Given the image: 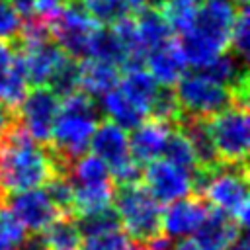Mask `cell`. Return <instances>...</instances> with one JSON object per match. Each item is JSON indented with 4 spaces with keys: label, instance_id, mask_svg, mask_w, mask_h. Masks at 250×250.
<instances>
[{
    "label": "cell",
    "instance_id": "cell-1",
    "mask_svg": "<svg viewBox=\"0 0 250 250\" xmlns=\"http://www.w3.org/2000/svg\"><path fill=\"white\" fill-rule=\"evenodd\" d=\"M53 176L57 170L49 146L31 139L18 121L0 141V189L8 195L41 188Z\"/></svg>",
    "mask_w": 250,
    "mask_h": 250
},
{
    "label": "cell",
    "instance_id": "cell-2",
    "mask_svg": "<svg viewBox=\"0 0 250 250\" xmlns=\"http://www.w3.org/2000/svg\"><path fill=\"white\" fill-rule=\"evenodd\" d=\"M98 123L100 105L82 90H76L61 100L59 115L47 145L55 160L57 176H68L70 164L86 152Z\"/></svg>",
    "mask_w": 250,
    "mask_h": 250
},
{
    "label": "cell",
    "instance_id": "cell-3",
    "mask_svg": "<svg viewBox=\"0 0 250 250\" xmlns=\"http://www.w3.org/2000/svg\"><path fill=\"white\" fill-rule=\"evenodd\" d=\"M236 10L232 0H199L191 27L182 31L176 41L188 64L199 68L229 49Z\"/></svg>",
    "mask_w": 250,
    "mask_h": 250
},
{
    "label": "cell",
    "instance_id": "cell-4",
    "mask_svg": "<svg viewBox=\"0 0 250 250\" xmlns=\"http://www.w3.org/2000/svg\"><path fill=\"white\" fill-rule=\"evenodd\" d=\"M119 225L129 238L146 242L162 232V209L143 182L117 184L113 191Z\"/></svg>",
    "mask_w": 250,
    "mask_h": 250
},
{
    "label": "cell",
    "instance_id": "cell-5",
    "mask_svg": "<svg viewBox=\"0 0 250 250\" xmlns=\"http://www.w3.org/2000/svg\"><path fill=\"white\" fill-rule=\"evenodd\" d=\"M201 197L213 205V209L223 211L234 219L242 229L248 225V168L246 162L227 164L219 162L215 168H209V176Z\"/></svg>",
    "mask_w": 250,
    "mask_h": 250
},
{
    "label": "cell",
    "instance_id": "cell-6",
    "mask_svg": "<svg viewBox=\"0 0 250 250\" xmlns=\"http://www.w3.org/2000/svg\"><path fill=\"white\" fill-rule=\"evenodd\" d=\"M207 123L219 160L227 164L246 162L250 145L248 107L232 104L223 111L207 117Z\"/></svg>",
    "mask_w": 250,
    "mask_h": 250
},
{
    "label": "cell",
    "instance_id": "cell-7",
    "mask_svg": "<svg viewBox=\"0 0 250 250\" xmlns=\"http://www.w3.org/2000/svg\"><path fill=\"white\" fill-rule=\"evenodd\" d=\"M174 86L182 113L186 115L211 117L234 104L229 88L201 76L199 72L184 74Z\"/></svg>",
    "mask_w": 250,
    "mask_h": 250
},
{
    "label": "cell",
    "instance_id": "cell-8",
    "mask_svg": "<svg viewBox=\"0 0 250 250\" xmlns=\"http://www.w3.org/2000/svg\"><path fill=\"white\" fill-rule=\"evenodd\" d=\"M100 23L86 12L80 0H68L57 20L49 23L53 41L74 59H88L90 41Z\"/></svg>",
    "mask_w": 250,
    "mask_h": 250
},
{
    "label": "cell",
    "instance_id": "cell-9",
    "mask_svg": "<svg viewBox=\"0 0 250 250\" xmlns=\"http://www.w3.org/2000/svg\"><path fill=\"white\" fill-rule=\"evenodd\" d=\"M59 107L61 98L49 86H33L18 107V119L31 139L41 145H49Z\"/></svg>",
    "mask_w": 250,
    "mask_h": 250
},
{
    "label": "cell",
    "instance_id": "cell-10",
    "mask_svg": "<svg viewBox=\"0 0 250 250\" xmlns=\"http://www.w3.org/2000/svg\"><path fill=\"white\" fill-rule=\"evenodd\" d=\"M141 182L150 191V195L160 203L168 205L191 193L189 172L178 168L168 160H152L143 170Z\"/></svg>",
    "mask_w": 250,
    "mask_h": 250
},
{
    "label": "cell",
    "instance_id": "cell-11",
    "mask_svg": "<svg viewBox=\"0 0 250 250\" xmlns=\"http://www.w3.org/2000/svg\"><path fill=\"white\" fill-rule=\"evenodd\" d=\"M4 205L14 213V217L29 232L45 230L59 215H62V213L57 211V207L49 199L47 191L41 189V188L8 193Z\"/></svg>",
    "mask_w": 250,
    "mask_h": 250
},
{
    "label": "cell",
    "instance_id": "cell-12",
    "mask_svg": "<svg viewBox=\"0 0 250 250\" xmlns=\"http://www.w3.org/2000/svg\"><path fill=\"white\" fill-rule=\"evenodd\" d=\"M207 211L209 203L195 193L168 203V207L162 211V234L168 238H186L195 234Z\"/></svg>",
    "mask_w": 250,
    "mask_h": 250
},
{
    "label": "cell",
    "instance_id": "cell-13",
    "mask_svg": "<svg viewBox=\"0 0 250 250\" xmlns=\"http://www.w3.org/2000/svg\"><path fill=\"white\" fill-rule=\"evenodd\" d=\"M21 55L27 82L31 86H47L51 74L59 66V62L64 59V51L51 39L35 41V43H25L14 49Z\"/></svg>",
    "mask_w": 250,
    "mask_h": 250
},
{
    "label": "cell",
    "instance_id": "cell-14",
    "mask_svg": "<svg viewBox=\"0 0 250 250\" xmlns=\"http://www.w3.org/2000/svg\"><path fill=\"white\" fill-rule=\"evenodd\" d=\"M88 146H90L92 154H96L100 160H104L107 164L109 170H113L133 158L129 152V137H127L125 129H121L119 125H115L109 119H104L102 123L96 125Z\"/></svg>",
    "mask_w": 250,
    "mask_h": 250
},
{
    "label": "cell",
    "instance_id": "cell-15",
    "mask_svg": "<svg viewBox=\"0 0 250 250\" xmlns=\"http://www.w3.org/2000/svg\"><path fill=\"white\" fill-rule=\"evenodd\" d=\"M172 125L158 121V119H145L141 125L133 129V135L129 137V152L133 160H137L141 166L158 160L164 152V143L170 133Z\"/></svg>",
    "mask_w": 250,
    "mask_h": 250
},
{
    "label": "cell",
    "instance_id": "cell-16",
    "mask_svg": "<svg viewBox=\"0 0 250 250\" xmlns=\"http://www.w3.org/2000/svg\"><path fill=\"white\" fill-rule=\"evenodd\" d=\"M242 232H244V229L234 219H230L229 215H225L219 209L209 207L205 219L201 221V225L193 236L207 250H225Z\"/></svg>",
    "mask_w": 250,
    "mask_h": 250
},
{
    "label": "cell",
    "instance_id": "cell-17",
    "mask_svg": "<svg viewBox=\"0 0 250 250\" xmlns=\"http://www.w3.org/2000/svg\"><path fill=\"white\" fill-rule=\"evenodd\" d=\"M145 64L148 66V72L160 86H174L184 76L186 66H188L174 39L150 49L145 57Z\"/></svg>",
    "mask_w": 250,
    "mask_h": 250
},
{
    "label": "cell",
    "instance_id": "cell-18",
    "mask_svg": "<svg viewBox=\"0 0 250 250\" xmlns=\"http://www.w3.org/2000/svg\"><path fill=\"white\" fill-rule=\"evenodd\" d=\"M189 141L197 166L199 168H215L221 160L217 156L213 139H211V131H209V123L207 117H199V115H186L182 113L180 119L174 123Z\"/></svg>",
    "mask_w": 250,
    "mask_h": 250
},
{
    "label": "cell",
    "instance_id": "cell-19",
    "mask_svg": "<svg viewBox=\"0 0 250 250\" xmlns=\"http://www.w3.org/2000/svg\"><path fill=\"white\" fill-rule=\"evenodd\" d=\"M27 88L29 82L21 55L12 49V53L0 61V104L18 111L21 100L27 94Z\"/></svg>",
    "mask_w": 250,
    "mask_h": 250
},
{
    "label": "cell",
    "instance_id": "cell-20",
    "mask_svg": "<svg viewBox=\"0 0 250 250\" xmlns=\"http://www.w3.org/2000/svg\"><path fill=\"white\" fill-rule=\"evenodd\" d=\"M121 78V68L100 61V59H82L80 62V90L94 100H100L109 90L117 88Z\"/></svg>",
    "mask_w": 250,
    "mask_h": 250
},
{
    "label": "cell",
    "instance_id": "cell-21",
    "mask_svg": "<svg viewBox=\"0 0 250 250\" xmlns=\"http://www.w3.org/2000/svg\"><path fill=\"white\" fill-rule=\"evenodd\" d=\"M100 105V113L105 115V119L113 121L115 125H119L121 129H135L137 125H141L146 119V111L141 109L137 104H133L119 88L109 90L107 94H104L98 102Z\"/></svg>",
    "mask_w": 250,
    "mask_h": 250
},
{
    "label": "cell",
    "instance_id": "cell-22",
    "mask_svg": "<svg viewBox=\"0 0 250 250\" xmlns=\"http://www.w3.org/2000/svg\"><path fill=\"white\" fill-rule=\"evenodd\" d=\"M133 20H135L139 41L146 53L158 45L172 41L174 31L158 8H137L133 14Z\"/></svg>",
    "mask_w": 250,
    "mask_h": 250
},
{
    "label": "cell",
    "instance_id": "cell-23",
    "mask_svg": "<svg viewBox=\"0 0 250 250\" xmlns=\"http://www.w3.org/2000/svg\"><path fill=\"white\" fill-rule=\"evenodd\" d=\"M119 90L141 109L148 111V105L158 90V82L152 78L148 70L143 68H129L119 78Z\"/></svg>",
    "mask_w": 250,
    "mask_h": 250
},
{
    "label": "cell",
    "instance_id": "cell-24",
    "mask_svg": "<svg viewBox=\"0 0 250 250\" xmlns=\"http://www.w3.org/2000/svg\"><path fill=\"white\" fill-rule=\"evenodd\" d=\"M74 188V201H72V215L80 217L86 213L100 211L113 201L115 184H96V186H72Z\"/></svg>",
    "mask_w": 250,
    "mask_h": 250
},
{
    "label": "cell",
    "instance_id": "cell-25",
    "mask_svg": "<svg viewBox=\"0 0 250 250\" xmlns=\"http://www.w3.org/2000/svg\"><path fill=\"white\" fill-rule=\"evenodd\" d=\"M88 57L111 62L119 68H123L125 61H127L125 49H123V45H121V41L115 35L111 25H100L94 31L92 41H90V55Z\"/></svg>",
    "mask_w": 250,
    "mask_h": 250
},
{
    "label": "cell",
    "instance_id": "cell-26",
    "mask_svg": "<svg viewBox=\"0 0 250 250\" xmlns=\"http://www.w3.org/2000/svg\"><path fill=\"white\" fill-rule=\"evenodd\" d=\"M43 234L53 250H78V246L82 244V234L78 230L74 215H59L43 230Z\"/></svg>",
    "mask_w": 250,
    "mask_h": 250
},
{
    "label": "cell",
    "instance_id": "cell-27",
    "mask_svg": "<svg viewBox=\"0 0 250 250\" xmlns=\"http://www.w3.org/2000/svg\"><path fill=\"white\" fill-rule=\"evenodd\" d=\"M162 154L166 156L168 162H172V164H176L178 168L189 172V176H191L193 170L199 168V166H197V160H195V154H193V148H191L188 137H186L176 125H172V129H170V133H168V137H166L164 152H162Z\"/></svg>",
    "mask_w": 250,
    "mask_h": 250
},
{
    "label": "cell",
    "instance_id": "cell-28",
    "mask_svg": "<svg viewBox=\"0 0 250 250\" xmlns=\"http://www.w3.org/2000/svg\"><path fill=\"white\" fill-rule=\"evenodd\" d=\"M47 86L62 100L68 94L80 90V62L78 59L64 55V59L59 62V66L55 68V72L51 74Z\"/></svg>",
    "mask_w": 250,
    "mask_h": 250
},
{
    "label": "cell",
    "instance_id": "cell-29",
    "mask_svg": "<svg viewBox=\"0 0 250 250\" xmlns=\"http://www.w3.org/2000/svg\"><path fill=\"white\" fill-rule=\"evenodd\" d=\"M146 115H150L152 119L164 121L168 125H174L180 119L182 107H180V102H178L172 86H158V90L148 105Z\"/></svg>",
    "mask_w": 250,
    "mask_h": 250
},
{
    "label": "cell",
    "instance_id": "cell-30",
    "mask_svg": "<svg viewBox=\"0 0 250 250\" xmlns=\"http://www.w3.org/2000/svg\"><path fill=\"white\" fill-rule=\"evenodd\" d=\"M197 6H199V0H164V4L158 10L170 23L172 31L182 33L191 27Z\"/></svg>",
    "mask_w": 250,
    "mask_h": 250
},
{
    "label": "cell",
    "instance_id": "cell-31",
    "mask_svg": "<svg viewBox=\"0 0 250 250\" xmlns=\"http://www.w3.org/2000/svg\"><path fill=\"white\" fill-rule=\"evenodd\" d=\"M76 225H78V230H80L82 238H86V236H92V234H100V232L117 229L119 227V217H117L115 207L107 205L100 211L76 217Z\"/></svg>",
    "mask_w": 250,
    "mask_h": 250
},
{
    "label": "cell",
    "instance_id": "cell-32",
    "mask_svg": "<svg viewBox=\"0 0 250 250\" xmlns=\"http://www.w3.org/2000/svg\"><path fill=\"white\" fill-rule=\"evenodd\" d=\"M80 2L100 25H113L117 20L129 16V4L125 0H80Z\"/></svg>",
    "mask_w": 250,
    "mask_h": 250
},
{
    "label": "cell",
    "instance_id": "cell-33",
    "mask_svg": "<svg viewBox=\"0 0 250 250\" xmlns=\"http://www.w3.org/2000/svg\"><path fill=\"white\" fill-rule=\"evenodd\" d=\"M229 47L242 61L248 59V51H250V20H248L246 6H238V10H236V16H234V21H232V27H230V35H229Z\"/></svg>",
    "mask_w": 250,
    "mask_h": 250
},
{
    "label": "cell",
    "instance_id": "cell-34",
    "mask_svg": "<svg viewBox=\"0 0 250 250\" xmlns=\"http://www.w3.org/2000/svg\"><path fill=\"white\" fill-rule=\"evenodd\" d=\"M45 191L59 213L72 215V201H74V188L68 176H53L45 184Z\"/></svg>",
    "mask_w": 250,
    "mask_h": 250
},
{
    "label": "cell",
    "instance_id": "cell-35",
    "mask_svg": "<svg viewBox=\"0 0 250 250\" xmlns=\"http://www.w3.org/2000/svg\"><path fill=\"white\" fill-rule=\"evenodd\" d=\"M129 244H131V238L127 236L125 230L117 227V229H111L100 234L86 236L80 246L84 250H127Z\"/></svg>",
    "mask_w": 250,
    "mask_h": 250
},
{
    "label": "cell",
    "instance_id": "cell-36",
    "mask_svg": "<svg viewBox=\"0 0 250 250\" xmlns=\"http://www.w3.org/2000/svg\"><path fill=\"white\" fill-rule=\"evenodd\" d=\"M23 20L14 10L10 0H0V41L14 47L20 39Z\"/></svg>",
    "mask_w": 250,
    "mask_h": 250
},
{
    "label": "cell",
    "instance_id": "cell-37",
    "mask_svg": "<svg viewBox=\"0 0 250 250\" xmlns=\"http://www.w3.org/2000/svg\"><path fill=\"white\" fill-rule=\"evenodd\" d=\"M66 4H68V0H35L37 18L51 23L53 20H57L61 16V12L64 10Z\"/></svg>",
    "mask_w": 250,
    "mask_h": 250
},
{
    "label": "cell",
    "instance_id": "cell-38",
    "mask_svg": "<svg viewBox=\"0 0 250 250\" xmlns=\"http://www.w3.org/2000/svg\"><path fill=\"white\" fill-rule=\"evenodd\" d=\"M18 250H53V248H51V244L47 242V238L41 230V232H29V234L25 232Z\"/></svg>",
    "mask_w": 250,
    "mask_h": 250
},
{
    "label": "cell",
    "instance_id": "cell-39",
    "mask_svg": "<svg viewBox=\"0 0 250 250\" xmlns=\"http://www.w3.org/2000/svg\"><path fill=\"white\" fill-rule=\"evenodd\" d=\"M18 121H20V119H18V111L6 107L4 104H0V141H2V137H4Z\"/></svg>",
    "mask_w": 250,
    "mask_h": 250
},
{
    "label": "cell",
    "instance_id": "cell-40",
    "mask_svg": "<svg viewBox=\"0 0 250 250\" xmlns=\"http://www.w3.org/2000/svg\"><path fill=\"white\" fill-rule=\"evenodd\" d=\"M14 10L20 14L21 20H31L37 16L35 12V0H10Z\"/></svg>",
    "mask_w": 250,
    "mask_h": 250
},
{
    "label": "cell",
    "instance_id": "cell-41",
    "mask_svg": "<svg viewBox=\"0 0 250 250\" xmlns=\"http://www.w3.org/2000/svg\"><path fill=\"white\" fill-rule=\"evenodd\" d=\"M170 250H207V248H203L195 238H188V236H186V238L174 242Z\"/></svg>",
    "mask_w": 250,
    "mask_h": 250
},
{
    "label": "cell",
    "instance_id": "cell-42",
    "mask_svg": "<svg viewBox=\"0 0 250 250\" xmlns=\"http://www.w3.org/2000/svg\"><path fill=\"white\" fill-rule=\"evenodd\" d=\"M129 4V8H160L164 4V0H125Z\"/></svg>",
    "mask_w": 250,
    "mask_h": 250
},
{
    "label": "cell",
    "instance_id": "cell-43",
    "mask_svg": "<svg viewBox=\"0 0 250 250\" xmlns=\"http://www.w3.org/2000/svg\"><path fill=\"white\" fill-rule=\"evenodd\" d=\"M225 250H250V246H248V238H246V234L242 232L232 244H229Z\"/></svg>",
    "mask_w": 250,
    "mask_h": 250
},
{
    "label": "cell",
    "instance_id": "cell-44",
    "mask_svg": "<svg viewBox=\"0 0 250 250\" xmlns=\"http://www.w3.org/2000/svg\"><path fill=\"white\" fill-rule=\"evenodd\" d=\"M10 53H12V47H10V45H6L4 41H0V61H4Z\"/></svg>",
    "mask_w": 250,
    "mask_h": 250
},
{
    "label": "cell",
    "instance_id": "cell-45",
    "mask_svg": "<svg viewBox=\"0 0 250 250\" xmlns=\"http://www.w3.org/2000/svg\"><path fill=\"white\" fill-rule=\"evenodd\" d=\"M127 250H148L143 242H135V244H129V248Z\"/></svg>",
    "mask_w": 250,
    "mask_h": 250
},
{
    "label": "cell",
    "instance_id": "cell-46",
    "mask_svg": "<svg viewBox=\"0 0 250 250\" xmlns=\"http://www.w3.org/2000/svg\"><path fill=\"white\" fill-rule=\"evenodd\" d=\"M232 2H234L236 6H246V2H248V0H232Z\"/></svg>",
    "mask_w": 250,
    "mask_h": 250
}]
</instances>
